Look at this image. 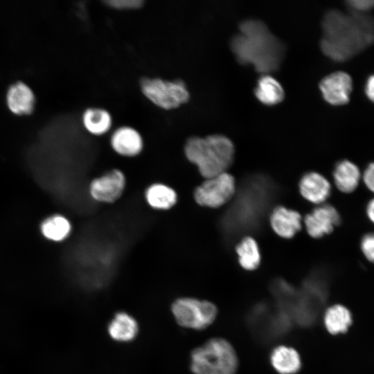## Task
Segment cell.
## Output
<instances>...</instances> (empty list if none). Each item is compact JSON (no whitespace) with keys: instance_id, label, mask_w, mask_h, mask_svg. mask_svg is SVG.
I'll use <instances>...</instances> for the list:
<instances>
[{"instance_id":"cell-1","label":"cell","mask_w":374,"mask_h":374,"mask_svg":"<svg viewBox=\"0 0 374 374\" xmlns=\"http://www.w3.org/2000/svg\"><path fill=\"white\" fill-rule=\"evenodd\" d=\"M319 48L335 64L351 59L374 41V9L358 12L342 1V8L327 10L321 21Z\"/></svg>"},{"instance_id":"cell-2","label":"cell","mask_w":374,"mask_h":374,"mask_svg":"<svg viewBox=\"0 0 374 374\" xmlns=\"http://www.w3.org/2000/svg\"><path fill=\"white\" fill-rule=\"evenodd\" d=\"M230 46L239 63L251 64L262 75L276 71L285 54L282 42L258 19L242 21L238 33L231 39Z\"/></svg>"},{"instance_id":"cell-3","label":"cell","mask_w":374,"mask_h":374,"mask_svg":"<svg viewBox=\"0 0 374 374\" xmlns=\"http://www.w3.org/2000/svg\"><path fill=\"white\" fill-rule=\"evenodd\" d=\"M274 194L272 184L265 177H253L243 184L232 206L223 219L229 236L258 228Z\"/></svg>"},{"instance_id":"cell-4","label":"cell","mask_w":374,"mask_h":374,"mask_svg":"<svg viewBox=\"0 0 374 374\" xmlns=\"http://www.w3.org/2000/svg\"><path fill=\"white\" fill-rule=\"evenodd\" d=\"M184 153L206 179L226 172L233 162L234 147L231 141L220 134L193 136L186 141Z\"/></svg>"},{"instance_id":"cell-5","label":"cell","mask_w":374,"mask_h":374,"mask_svg":"<svg viewBox=\"0 0 374 374\" xmlns=\"http://www.w3.org/2000/svg\"><path fill=\"white\" fill-rule=\"evenodd\" d=\"M238 365L234 348L222 338L208 340L190 355V369L194 374H235Z\"/></svg>"},{"instance_id":"cell-6","label":"cell","mask_w":374,"mask_h":374,"mask_svg":"<svg viewBox=\"0 0 374 374\" xmlns=\"http://www.w3.org/2000/svg\"><path fill=\"white\" fill-rule=\"evenodd\" d=\"M171 310L179 326L198 330L209 326L217 314L216 306L211 302L190 297L176 299Z\"/></svg>"},{"instance_id":"cell-7","label":"cell","mask_w":374,"mask_h":374,"mask_svg":"<svg viewBox=\"0 0 374 374\" xmlns=\"http://www.w3.org/2000/svg\"><path fill=\"white\" fill-rule=\"evenodd\" d=\"M140 86L143 93L154 104L166 109L177 108L189 99L185 83L179 80H164L143 78Z\"/></svg>"},{"instance_id":"cell-8","label":"cell","mask_w":374,"mask_h":374,"mask_svg":"<svg viewBox=\"0 0 374 374\" xmlns=\"http://www.w3.org/2000/svg\"><path fill=\"white\" fill-rule=\"evenodd\" d=\"M235 192L233 176L223 172L214 177L206 179L194 191L196 202L210 208L219 207L230 200Z\"/></svg>"},{"instance_id":"cell-9","label":"cell","mask_w":374,"mask_h":374,"mask_svg":"<svg viewBox=\"0 0 374 374\" xmlns=\"http://www.w3.org/2000/svg\"><path fill=\"white\" fill-rule=\"evenodd\" d=\"M319 89L326 104L333 107L343 106L349 102L353 90V80L344 71H334L321 79Z\"/></svg>"},{"instance_id":"cell-10","label":"cell","mask_w":374,"mask_h":374,"mask_svg":"<svg viewBox=\"0 0 374 374\" xmlns=\"http://www.w3.org/2000/svg\"><path fill=\"white\" fill-rule=\"evenodd\" d=\"M125 186L124 174L114 169L103 175L93 179L89 187L91 197L102 203H113L123 194Z\"/></svg>"},{"instance_id":"cell-11","label":"cell","mask_w":374,"mask_h":374,"mask_svg":"<svg viewBox=\"0 0 374 374\" xmlns=\"http://www.w3.org/2000/svg\"><path fill=\"white\" fill-rule=\"evenodd\" d=\"M340 221L338 211L330 204H323L315 208L305 217L307 231L314 238L331 233Z\"/></svg>"},{"instance_id":"cell-12","label":"cell","mask_w":374,"mask_h":374,"mask_svg":"<svg viewBox=\"0 0 374 374\" xmlns=\"http://www.w3.org/2000/svg\"><path fill=\"white\" fill-rule=\"evenodd\" d=\"M111 145L121 155L134 157L141 152L143 143L141 136L136 130L121 127L112 134Z\"/></svg>"},{"instance_id":"cell-13","label":"cell","mask_w":374,"mask_h":374,"mask_svg":"<svg viewBox=\"0 0 374 374\" xmlns=\"http://www.w3.org/2000/svg\"><path fill=\"white\" fill-rule=\"evenodd\" d=\"M299 189L301 194L307 200L314 204H321L330 196L331 186L321 175L309 172L301 178Z\"/></svg>"},{"instance_id":"cell-14","label":"cell","mask_w":374,"mask_h":374,"mask_svg":"<svg viewBox=\"0 0 374 374\" xmlns=\"http://www.w3.org/2000/svg\"><path fill=\"white\" fill-rule=\"evenodd\" d=\"M270 222L274 231L285 238H292L301 227L300 214L283 206L274 209L270 216Z\"/></svg>"},{"instance_id":"cell-15","label":"cell","mask_w":374,"mask_h":374,"mask_svg":"<svg viewBox=\"0 0 374 374\" xmlns=\"http://www.w3.org/2000/svg\"><path fill=\"white\" fill-rule=\"evenodd\" d=\"M333 179L335 186L340 191L350 193L357 188L362 174L354 162L342 159L337 162L334 168Z\"/></svg>"},{"instance_id":"cell-16","label":"cell","mask_w":374,"mask_h":374,"mask_svg":"<svg viewBox=\"0 0 374 374\" xmlns=\"http://www.w3.org/2000/svg\"><path fill=\"white\" fill-rule=\"evenodd\" d=\"M107 332L114 341L128 342L136 337L139 332V325L132 315L125 312H119L109 321Z\"/></svg>"},{"instance_id":"cell-17","label":"cell","mask_w":374,"mask_h":374,"mask_svg":"<svg viewBox=\"0 0 374 374\" xmlns=\"http://www.w3.org/2000/svg\"><path fill=\"white\" fill-rule=\"evenodd\" d=\"M270 361L273 368L280 374H295L301 366L299 353L294 348L284 345L272 350Z\"/></svg>"},{"instance_id":"cell-18","label":"cell","mask_w":374,"mask_h":374,"mask_svg":"<svg viewBox=\"0 0 374 374\" xmlns=\"http://www.w3.org/2000/svg\"><path fill=\"white\" fill-rule=\"evenodd\" d=\"M7 103L10 111L15 114H30L34 107V93L26 84L15 83L8 91Z\"/></svg>"},{"instance_id":"cell-19","label":"cell","mask_w":374,"mask_h":374,"mask_svg":"<svg viewBox=\"0 0 374 374\" xmlns=\"http://www.w3.org/2000/svg\"><path fill=\"white\" fill-rule=\"evenodd\" d=\"M254 94L260 103L269 106L280 103L285 96L280 83L269 74H263L260 77Z\"/></svg>"},{"instance_id":"cell-20","label":"cell","mask_w":374,"mask_h":374,"mask_svg":"<svg viewBox=\"0 0 374 374\" xmlns=\"http://www.w3.org/2000/svg\"><path fill=\"white\" fill-rule=\"evenodd\" d=\"M323 322L326 330L331 335L345 333L352 324V314L344 305L335 304L326 310Z\"/></svg>"},{"instance_id":"cell-21","label":"cell","mask_w":374,"mask_h":374,"mask_svg":"<svg viewBox=\"0 0 374 374\" xmlns=\"http://www.w3.org/2000/svg\"><path fill=\"white\" fill-rule=\"evenodd\" d=\"M145 197L148 204L157 210H168L177 202L176 192L170 186L155 183L150 185L145 190Z\"/></svg>"},{"instance_id":"cell-22","label":"cell","mask_w":374,"mask_h":374,"mask_svg":"<svg viewBox=\"0 0 374 374\" xmlns=\"http://www.w3.org/2000/svg\"><path fill=\"white\" fill-rule=\"evenodd\" d=\"M85 129L92 134L101 135L112 125V118L108 112L100 108H89L82 116Z\"/></svg>"},{"instance_id":"cell-23","label":"cell","mask_w":374,"mask_h":374,"mask_svg":"<svg viewBox=\"0 0 374 374\" xmlns=\"http://www.w3.org/2000/svg\"><path fill=\"white\" fill-rule=\"evenodd\" d=\"M71 230L69 221L64 216L55 215L46 219L41 225L43 235L53 241H62L66 238Z\"/></svg>"},{"instance_id":"cell-24","label":"cell","mask_w":374,"mask_h":374,"mask_svg":"<svg viewBox=\"0 0 374 374\" xmlns=\"http://www.w3.org/2000/svg\"><path fill=\"white\" fill-rule=\"evenodd\" d=\"M236 252L239 262L244 269L253 270L259 266L260 251L256 242L252 238H244L237 245Z\"/></svg>"},{"instance_id":"cell-25","label":"cell","mask_w":374,"mask_h":374,"mask_svg":"<svg viewBox=\"0 0 374 374\" xmlns=\"http://www.w3.org/2000/svg\"><path fill=\"white\" fill-rule=\"evenodd\" d=\"M361 250L366 258L374 262V233L366 234L361 240Z\"/></svg>"},{"instance_id":"cell-26","label":"cell","mask_w":374,"mask_h":374,"mask_svg":"<svg viewBox=\"0 0 374 374\" xmlns=\"http://www.w3.org/2000/svg\"><path fill=\"white\" fill-rule=\"evenodd\" d=\"M104 3L107 6L118 9H134L142 6L143 1L141 0H109Z\"/></svg>"},{"instance_id":"cell-27","label":"cell","mask_w":374,"mask_h":374,"mask_svg":"<svg viewBox=\"0 0 374 374\" xmlns=\"http://www.w3.org/2000/svg\"><path fill=\"white\" fill-rule=\"evenodd\" d=\"M346 2L358 12H366L374 9V0H346Z\"/></svg>"},{"instance_id":"cell-28","label":"cell","mask_w":374,"mask_h":374,"mask_svg":"<svg viewBox=\"0 0 374 374\" xmlns=\"http://www.w3.org/2000/svg\"><path fill=\"white\" fill-rule=\"evenodd\" d=\"M362 179L366 188L374 193V162L366 166L362 175Z\"/></svg>"},{"instance_id":"cell-29","label":"cell","mask_w":374,"mask_h":374,"mask_svg":"<svg viewBox=\"0 0 374 374\" xmlns=\"http://www.w3.org/2000/svg\"><path fill=\"white\" fill-rule=\"evenodd\" d=\"M364 92L368 100L374 103V74L368 77L364 86Z\"/></svg>"},{"instance_id":"cell-30","label":"cell","mask_w":374,"mask_h":374,"mask_svg":"<svg viewBox=\"0 0 374 374\" xmlns=\"http://www.w3.org/2000/svg\"><path fill=\"white\" fill-rule=\"evenodd\" d=\"M366 211L368 218L374 224V198L368 202Z\"/></svg>"}]
</instances>
